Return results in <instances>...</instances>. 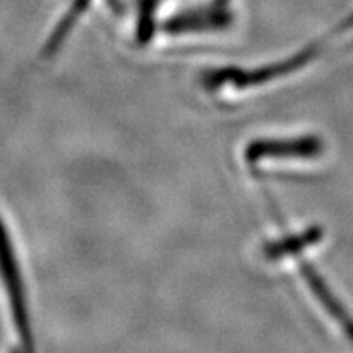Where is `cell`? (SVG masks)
<instances>
[{"label": "cell", "mask_w": 353, "mask_h": 353, "mask_svg": "<svg viewBox=\"0 0 353 353\" xmlns=\"http://www.w3.org/2000/svg\"><path fill=\"white\" fill-rule=\"evenodd\" d=\"M0 286L3 291L6 307L10 316L17 337L25 345L32 342V324H30L28 303L25 296V285L17 259L15 245L8 228L0 214Z\"/></svg>", "instance_id": "obj_1"}, {"label": "cell", "mask_w": 353, "mask_h": 353, "mask_svg": "<svg viewBox=\"0 0 353 353\" xmlns=\"http://www.w3.org/2000/svg\"><path fill=\"white\" fill-rule=\"evenodd\" d=\"M164 0H141L138 13V37L139 41H148L156 30V17Z\"/></svg>", "instance_id": "obj_2"}]
</instances>
